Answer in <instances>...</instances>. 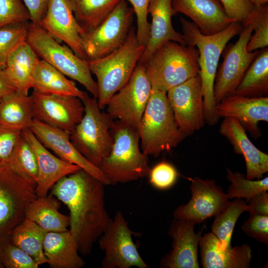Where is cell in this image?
<instances>
[{"label":"cell","mask_w":268,"mask_h":268,"mask_svg":"<svg viewBox=\"0 0 268 268\" xmlns=\"http://www.w3.org/2000/svg\"><path fill=\"white\" fill-rule=\"evenodd\" d=\"M122 0H69L83 34L97 27Z\"/></svg>","instance_id":"d6a6232c"},{"label":"cell","mask_w":268,"mask_h":268,"mask_svg":"<svg viewBox=\"0 0 268 268\" xmlns=\"http://www.w3.org/2000/svg\"><path fill=\"white\" fill-rule=\"evenodd\" d=\"M2 266L3 268H38L39 265L27 253L9 242L4 250Z\"/></svg>","instance_id":"60d3db41"},{"label":"cell","mask_w":268,"mask_h":268,"mask_svg":"<svg viewBox=\"0 0 268 268\" xmlns=\"http://www.w3.org/2000/svg\"><path fill=\"white\" fill-rule=\"evenodd\" d=\"M189 179L191 182V199L187 203L177 207L173 214L174 218L200 224L229 204L227 194L214 180H203L198 177Z\"/></svg>","instance_id":"2e32d148"},{"label":"cell","mask_w":268,"mask_h":268,"mask_svg":"<svg viewBox=\"0 0 268 268\" xmlns=\"http://www.w3.org/2000/svg\"><path fill=\"white\" fill-rule=\"evenodd\" d=\"M177 14L189 17L204 35L216 34L233 22L219 0H172Z\"/></svg>","instance_id":"cb8c5ba5"},{"label":"cell","mask_w":268,"mask_h":268,"mask_svg":"<svg viewBox=\"0 0 268 268\" xmlns=\"http://www.w3.org/2000/svg\"><path fill=\"white\" fill-rule=\"evenodd\" d=\"M201 263L203 268H248L250 267L252 249L247 244L223 248L211 233L201 236L199 243Z\"/></svg>","instance_id":"d4e9b609"},{"label":"cell","mask_w":268,"mask_h":268,"mask_svg":"<svg viewBox=\"0 0 268 268\" xmlns=\"http://www.w3.org/2000/svg\"><path fill=\"white\" fill-rule=\"evenodd\" d=\"M227 179L231 182L227 196L229 199L245 198L248 201L255 195L268 190V177L257 180L247 179L239 172L226 168Z\"/></svg>","instance_id":"d590c367"},{"label":"cell","mask_w":268,"mask_h":268,"mask_svg":"<svg viewBox=\"0 0 268 268\" xmlns=\"http://www.w3.org/2000/svg\"><path fill=\"white\" fill-rule=\"evenodd\" d=\"M1 99H0V101Z\"/></svg>","instance_id":"f907efd6"},{"label":"cell","mask_w":268,"mask_h":268,"mask_svg":"<svg viewBox=\"0 0 268 268\" xmlns=\"http://www.w3.org/2000/svg\"><path fill=\"white\" fill-rule=\"evenodd\" d=\"M6 167L24 179L36 183L38 171L36 156L22 133Z\"/></svg>","instance_id":"e575fe53"},{"label":"cell","mask_w":268,"mask_h":268,"mask_svg":"<svg viewBox=\"0 0 268 268\" xmlns=\"http://www.w3.org/2000/svg\"><path fill=\"white\" fill-rule=\"evenodd\" d=\"M250 25H242L238 39L223 51V61L216 71L214 96L216 104L224 98L234 95L237 87L259 51L248 52L247 44L252 35Z\"/></svg>","instance_id":"4fadbf2b"},{"label":"cell","mask_w":268,"mask_h":268,"mask_svg":"<svg viewBox=\"0 0 268 268\" xmlns=\"http://www.w3.org/2000/svg\"><path fill=\"white\" fill-rule=\"evenodd\" d=\"M149 183L154 188L167 190L176 183L178 176L177 170L170 163L162 161L150 170Z\"/></svg>","instance_id":"ab89813d"},{"label":"cell","mask_w":268,"mask_h":268,"mask_svg":"<svg viewBox=\"0 0 268 268\" xmlns=\"http://www.w3.org/2000/svg\"><path fill=\"white\" fill-rule=\"evenodd\" d=\"M32 88L40 93L73 96L81 100L85 92L77 87L74 80L43 60H40L36 67Z\"/></svg>","instance_id":"f1b7e54d"},{"label":"cell","mask_w":268,"mask_h":268,"mask_svg":"<svg viewBox=\"0 0 268 268\" xmlns=\"http://www.w3.org/2000/svg\"><path fill=\"white\" fill-rule=\"evenodd\" d=\"M134 10L136 18V36L138 42L143 45L147 43L150 23L148 21V7L150 0H127Z\"/></svg>","instance_id":"b9f144b4"},{"label":"cell","mask_w":268,"mask_h":268,"mask_svg":"<svg viewBox=\"0 0 268 268\" xmlns=\"http://www.w3.org/2000/svg\"><path fill=\"white\" fill-rule=\"evenodd\" d=\"M22 132L0 126V166H7Z\"/></svg>","instance_id":"7bdbcfd3"},{"label":"cell","mask_w":268,"mask_h":268,"mask_svg":"<svg viewBox=\"0 0 268 268\" xmlns=\"http://www.w3.org/2000/svg\"><path fill=\"white\" fill-rule=\"evenodd\" d=\"M246 201L241 198H235L224 210L214 217L211 225V233L218 239L223 248H230L235 224L241 214L248 211Z\"/></svg>","instance_id":"836d02e7"},{"label":"cell","mask_w":268,"mask_h":268,"mask_svg":"<svg viewBox=\"0 0 268 268\" xmlns=\"http://www.w3.org/2000/svg\"><path fill=\"white\" fill-rule=\"evenodd\" d=\"M134 234V232L129 228L123 213L117 211L98 239L99 247L105 254L102 262V268H149L133 241Z\"/></svg>","instance_id":"7c38bea8"},{"label":"cell","mask_w":268,"mask_h":268,"mask_svg":"<svg viewBox=\"0 0 268 268\" xmlns=\"http://www.w3.org/2000/svg\"><path fill=\"white\" fill-rule=\"evenodd\" d=\"M60 201L51 195L37 197L27 207L25 218L34 222L47 232L68 231L69 216L59 212Z\"/></svg>","instance_id":"83f0119b"},{"label":"cell","mask_w":268,"mask_h":268,"mask_svg":"<svg viewBox=\"0 0 268 268\" xmlns=\"http://www.w3.org/2000/svg\"><path fill=\"white\" fill-rule=\"evenodd\" d=\"M104 185L81 169L61 178L51 189V195L69 210V231L83 256L90 254L110 219L105 208Z\"/></svg>","instance_id":"6da1fadb"},{"label":"cell","mask_w":268,"mask_h":268,"mask_svg":"<svg viewBox=\"0 0 268 268\" xmlns=\"http://www.w3.org/2000/svg\"><path fill=\"white\" fill-rule=\"evenodd\" d=\"M58 41L63 42L79 58L87 60L82 44L83 31L77 22L69 0H49L38 23Z\"/></svg>","instance_id":"e0dca14e"},{"label":"cell","mask_w":268,"mask_h":268,"mask_svg":"<svg viewBox=\"0 0 268 268\" xmlns=\"http://www.w3.org/2000/svg\"><path fill=\"white\" fill-rule=\"evenodd\" d=\"M111 133L112 150L99 167L110 184L126 183L148 176L150 170L148 156L140 148L137 131L117 120Z\"/></svg>","instance_id":"277c9868"},{"label":"cell","mask_w":268,"mask_h":268,"mask_svg":"<svg viewBox=\"0 0 268 268\" xmlns=\"http://www.w3.org/2000/svg\"><path fill=\"white\" fill-rule=\"evenodd\" d=\"M249 24L254 34L251 37L247 50L251 52L268 46V5H254L244 24Z\"/></svg>","instance_id":"8d00e7d4"},{"label":"cell","mask_w":268,"mask_h":268,"mask_svg":"<svg viewBox=\"0 0 268 268\" xmlns=\"http://www.w3.org/2000/svg\"><path fill=\"white\" fill-rule=\"evenodd\" d=\"M148 14L151 17L148 40L138 63L144 64L161 46L168 41L187 45L183 34L176 31L172 17L176 14L172 0H150Z\"/></svg>","instance_id":"603a6c76"},{"label":"cell","mask_w":268,"mask_h":268,"mask_svg":"<svg viewBox=\"0 0 268 268\" xmlns=\"http://www.w3.org/2000/svg\"><path fill=\"white\" fill-rule=\"evenodd\" d=\"M30 23L21 22L0 28V67H5L11 54L26 41Z\"/></svg>","instance_id":"74e56055"},{"label":"cell","mask_w":268,"mask_h":268,"mask_svg":"<svg viewBox=\"0 0 268 268\" xmlns=\"http://www.w3.org/2000/svg\"><path fill=\"white\" fill-rule=\"evenodd\" d=\"M254 5H261L264 4L268 3V0H249Z\"/></svg>","instance_id":"681fc988"},{"label":"cell","mask_w":268,"mask_h":268,"mask_svg":"<svg viewBox=\"0 0 268 268\" xmlns=\"http://www.w3.org/2000/svg\"><path fill=\"white\" fill-rule=\"evenodd\" d=\"M16 89L8 78L4 68L0 67V99L14 93Z\"/></svg>","instance_id":"c3c4849f"},{"label":"cell","mask_w":268,"mask_h":268,"mask_svg":"<svg viewBox=\"0 0 268 268\" xmlns=\"http://www.w3.org/2000/svg\"><path fill=\"white\" fill-rule=\"evenodd\" d=\"M26 41L39 58L79 82L97 99V86L88 61L78 57L66 45L61 44L37 23L30 22Z\"/></svg>","instance_id":"ba28073f"},{"label":"cell","mask_w":268,"mask_h":268,"mask_svg":"<svg viewBox=\"0 0 268 268\" xmlns=\"http://www.w3.org/2000/svg\"><path fill=\"white\" fill-rule=\"evenodd\" d=\"M142 152L158 156L176 147L185 136L179 130L166 92L153 90L137 129Z\"/></svg>","instance_id":"8992f818"},{"label":"cell","mask_w":268,"mask_h":268,"mask_svg":"<svg viewBox=\"0 0 268 268\" xmlns=\"http://www.w3.org/2000/svg\"><path fill=\"white\" fill-rule=\"evenodd\" d=\"M39 61V57L26 41L10 56L4 70L16 91L28 95Z\"/></svg>","instance_id":"4316f807"},{"label":"cell","mask_w":268,"mask_h":268,"mask_svg":"<svg viewBox=\"0 0 268 268\" xmlns=\"http://www.w3.org/2000/svg\"><path fill=\"white\" fill-rule=\"evenodd\" d=\"M217 114L221 117L236 119L246 131L257 139L262 136L261 121L268 122V97H249L232 95L216 104Z\"/></svg>","instance_id":"ffe728a7"},{"label":"cell","mask_w":268,"mask_h":268,"mask_svg":"<svg viewBox=\"0 0 268 268\" xmlns=\"http://www.w3.org/2000/svg\"><path fill=\"white\" fill-rule=\"evenodd\" d=\"M199 52L195 47L168 41L144 63L152 89L167 92L199 75Z\"/></svg>","instance_id":"5b68a950"},{"label":"cell","mask_w":268,"mask_h":268,"mask_svg":"<svg viewBox=\"0 0 268 268\" xmlns=\"http://www.w3.org/2000/svg\"><path fill=\"white\" fill-rule=\"evenodd\" d=\"M34 119L30 96L16 91L0 101V126L23 131Z\"/></svg>","instance_id":"f546056e"},{"label":"cell","mask_w":268,"mask_h":268,"mask_svg":"<svg viewBox=\"0 0 268 268\" xmlns=\"http://www.w3.org/2000/svg\"><path fill=\"white\" fill-rule=\"evenodd\" d=\"M30 129L38 139L59 158L78 166L105 185H110L100 169L91 163L74 146L70 139V132L51 127L34 119Z\"/></svg>","instance_id":"ac0fdd59"},{"label":"cell","mask_w":268,"mask_h":268,"mask_svg":"<svg viewBox=\"0 0 268 268\" xmlns=\"http://www.w3.org/2000/svg\"><path fill=\"white\" fill-rule=\"evenodd\" d=\"M180 21L187 45L196 47L199 52L205 122L212 126L219 119L214 96V80L219 58L228 42L240 33L242 25L234 21L222 31L207 35L201 33L192 22L183 18H180Z\"/></svg>","instance_id":"7a4b0ae2"},{"label":"cell","mask_w":268,"mask_h":268,"mask_svg":"<svg viewBox=\"0 0 268 268\" xmlns=\"http://www.w3.org/2000/svg\"><path fill=\"white\" fill-rule=\"evenodd\" d=\"M22 133L33 149L37 160L38 176L35 192L37 197L46 196L48 191L61 178L81 169L78 166L53 154L30 129Z\"/></svg>","instance_id":"44dd1931"},{"label":"cell","mask_w":268,"mask_h":268,"mask_svg":"<svg viewBox=\"0 0 268 268\" xmlns=\"http://www.w3.org/2000/svg\"><path fill=\"white\" fill-rule=\"evenodd\" d=\"M30 96L34 119L49 126L71 133L83 117L84 105L77 97L34 90Z\"/></svg>","instance_id":"9a60e30c"},{"label":"cell","mask_w":268,"mask_h":268,"mask_svg":"<svg viewBox=\"0 0 268 268\" xmlns=\"http://www.w3.org/2000/svg\"><path fill=\"white\" fill-rule=\"evenodd\" d=\"M195 224L174 218L168 234L172 240V251L160 261L161 268H199L198 250L203 229L195 232Z\"/></svg>","instance_id":"d6986e66"},{"label":"cell","mask_w":268,"mask_h":268,"mask_svg":"<svg viewBox=\"0 0 268 268\" xmlns=\"http://www.w3.org/2000/svg\"><path fill=\"white\" fill-rule=\"evenodd\" d=\"M227 16L232 21L245 24L254 8V4L249 0H219Z\"/></svg>","instance_id":"f6af8a7d"},{"label":"cell","mask_w":268,"mask_h":268,"mask_svg":"<svg viewBox=\"0 0 268 268\" xmlns=\"http://www.w3.org/2000/svg\"><path fill=\"white\" fill-rule=\"evenodd\" d=\"M25 22H31V14L23 0H0V28Z\"/></svg>","instance_id":"f35d334b"},{"label":"cell","mask_w":268,"mask_h":268,"mask_svg":"<svg viewBox=\"0 0 268 268\" xmlns=\"http://www.w3.org/2000/svg\"><path fill=\"white\" fill-rule=\"evenodd\" d=\"M81 101L84 112L80 122L71 133L70 140L76 149L91 163L99 167L113 147L111 129L114 120L101 111L97 99L85 92Z\"/></svg>","instance_id":"52a82bcc"},{"label":"cell","mask_w":268,"mask_h":268,"mask_svg":"<svg viewBox=\"0 0 268 268\" xmlns=\"http://www.w3.org/2000/svg\"><path fill=\"white\" fill-rule=\"evenodd\" d=\"M219 133L231 144L235 153L243 156L247 179H261L268 172V154L259 149L251 142L238 121L231 117L224 118Z\"/></svg>","instance_id":"7402d4cb"},{"label":"cell","mask_w":268,"mask_h":268,"mask_svg":"<svg viewBox=\"0 0 268 268\" xmlns=\"http://www.w3.org/2000/svg\"><path fill=\"white\" fill-rule=\"evenodd\" d=\"M166 95L177 126L185 137L204 126L203 99L200 75L170 89Z\"/></svg>","instance_id":"5bb4252c"},{"label":"cell","mask_w":268,"mask_h":268,"mask_svg":"<svg viewBox=\"0 0 268 268\" xmlns=\"http://www.w3.org/2000/svg\"><path fill=\"white\" fill-rule=\"evenodd\" d=\"M248 211L250 214L268 216V194L267 191L259 193L248 201Z\"/></svg>","instance_id":"bcb514c9"},{"label":"cell","mask_w":268,"mask_h":268,"mask_svg":"<svg viewBox=\"0 0 268 268\" xmlns=\"http://www.w3.org/2000/svg\"><path fill=\"white\" fill-rule=\"evenodd\" d=\"M36 186V183L0 166V268L10 232L25 219L27 207L37 198Z\"/></svg>","instance_id":"9c48e42d"},{"label":"cell","mask_w":268,"mask_h":268,"mask_svg":"<svg viewBox=\"0 0 268 268\" xmlns=\"http://www.w3.org/2000/svg\"><path fill=\"white\" fill-rule=\"evenodd\" d=\"M31 14V22L38 24L44 16L49 0H23Z\"/></svg>","instance_id":"7dc6e473"},{"label":"cell","mask_w":268,"mask_h":268,"mask_svg":"<svg viewBox=\"0 0 268 268\" xmlns=\"http://www.w3.org/2000/svg\"><path fill=\"white\" fill-rule=\"evenodd\" d=\"M47 232L25 218L10 233L9 241L30 255L39 265L47 263L43 250Z\"/></svg>","instance_id":"1f68e13d"},{"label":"cell","mask_w":268,"mask_h":268,"mask_svg":"<svg viewBox=\"0 0 268 268\" xmlns=\"http://www.w3.org/2000/svg\"><path fill=\"white\" fill-rule=\"evenodd\" d=\"M151 91L144 66L138 63L127 83L108 101L106 113L137 130Z\"/></svg>","instance_id":"8fae6325"},{"label":"cell","mask_w":268,"mask_h":268,"mask_svg":"<svg viewBox=\"0 0 268 268\" xmlns=\"http://www.w3.org/2000/svg\"><path fill=\"white\" fill-rule=\"evenodd\" d=\"M134 13L122 0L93 30L81 35L87 61L103 57L122 46L132 28Z\"/></svg>","instance_id":"30bf717a"},{"label":"cell","mask_w":268,"mask_h":268,"mask_svg":"<svg viewBox=\"0 0 268 268\" xmlns=\"http://www.w3.org/2000/svg\"><path fill=\"white\" fill-rule=\"evenodd\" d=\"M43 250L52 268H81L85 262L78 255L76 241L69 230L47 232Z\"/></svg>","instance_id":"484cf974"},{"label":"cell","mask_w":268,"mask_h":268,"mask_svg":"<svg viewBox=\"0 0 268 268\" xmlns=\"http://www.w3.org/2000/svg\"><path fill=\"white\" fill-rule=\"evenodd\" d=\"M132 27L124 44L110 54L88 61L91 73L97 79L98 106L104 109L110 98L129 81L145 49Z\"/></svg>","instance_id":"3957f363"},{"label":"cell","mask_w":268,"mask_h":268,"mask_svg":"<svg viewBox=\"0 0 268 268\" xmlns=\"http://www.w3.org/2000/svg\"><path fill=\"white\" fill-rule=\"evenodd\" d=\"M242 230L257 241L268 244V216L250 214L242 225Z\"/></svg>","instance_id":"ee69618b"},{"label":"cell","mask_w":268,"mask_h":268,"mask_svg":"<svg viewBox=\"0 0 268 268\" xmlns=\"http://www.w3.org/2000/svg\"><path fill=\"white\" fill-rule=\"evenodd\" d=\"M268 93V48L262 49L252 61L237 87L235 95L265 97Z\"/></svg>","instance_id":"4dcf8cb0"}]
</instances>
